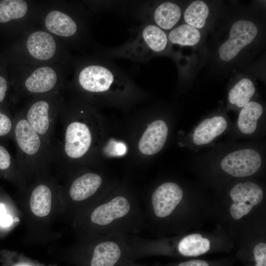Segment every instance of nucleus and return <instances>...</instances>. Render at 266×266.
<instances>
[{"label": "nucleus", "mask_w": 266, "mask_h": 266, "mask_svg": "<svg viewBox=\"0 0 266 266\" xmlns=\"http://www.w3.org/2000/svg\"><path fill=\"white\" fill-rule=\"evenodd\" d=\"M14 119L12 139L16 145L17 166L23 170H34L54 161L52 149L31 127L23 114Z\"/></svg>", "instance_id": "f257e3e1"}, {"label": "nucleus", "mask_w": 266, "mask_h": 266, "mask_svg": "<svg viewBox=\"0 0 266 266\" xmlns=\"http://www.w3.org/2000/svg\"><path fill=\"white\" fill-rule=\"evenodd\" d=\"M59 121L64 128L63 143L54 149V161H71L84 157L89 151L93 135L89 126L78 119L59 114Z\"/></svg>", "instance_id": "f03ea898"}, {"label": "nucleus", "mask_w": 266, "mask_h": 266, "mask_svg": "<svg viewBox=\"0 0 266 266\" xmlns=\"http://www.w3.org/2000/svg\"><path fill=\"white\" fill-rule=\"evenodd\" d=\"M50 101L46 99L37 100L22 114L31 127L43 139L54 153L55 130L60 111Z\"/></svg>", "instance_id": "7ed1b4c3"}, {"label": "nucleus", "mask_w": 266, "mask_h": 266, "mask_svg": "<svg viewBox=\"0 0 266 266\" xmlns=\"http://www.w3.org/2000/svg\"><path fill=\"white\" fill-rule=\"evenodd\" d=\"M168 41L164 31L154 25H148L140 30L121 49V54L133 59H145L152 53L164 51Z\"/></svg>", "instance_id": "20e7f679"}, {"label": "nucleus", "mask_w": 266, "mask_h": 266, "mask_svg": "<svg viewBox=\"0 0 266 266\" xmlns=\"http://www.w3.org/2000/svg\"><path fill=\"white\" fill-rule=\"evenodd\" d=\"M258 29L252 21L241 20L235 22L230 32L229 39L219 47L220 59L228 62L234 59L242 48L256 37Z\"/></svg>", "instance_id": "39448f33"}, {"label": "nucleus", "mask_w": 266, "mask_h": 266, "mask_svg": "<svg viewBox=\"0 0 266 266\" xmlns=\"http://www.w3.org/2000/svg\"><path fill=\"white\" fill-rule=\"evenodd\" d=\"M262 163L260 153L252 148L238 149L227 154L220 163L222 169L236 177L253 175L260 168Z\"/></svg>", "instance_id": "423d86ee"}, {"label": "nucleus", "mask_w": 266, "mask_h": 266, "mask_svg": "<svg viewBox=\"0 0 266 266\" xmlns=\"http://www.w3.org/2000/svg\"><path fill=\"white\" fill-rule=\"evenodd\" d=\"M133 210V204L125 197L117 196L101 203L92 211L91 222L107 229L127 218Z\"/></svg>", "instance_id": "0eeeda50"}, {"label": "nucleus", "mask_w": 266, "mask_h": 266, "mask_svg": "<svg viewBox=\"0 0 266 266\" xmlns=\"http://www.w3.org/2000/svg\"><path fill=\"white\" fill-rule=\"evenodd\" d=\"M230 196L233 201L230 208L231 215L233 219L238 220L262 200L264 192L256 183L247 181L236 184L231 190Z\"/></svg>", "instance_id": "6e6552de"}, {"label": "nucleus", "mask_w": 266, "mask_h": 266, "mask_svg": "<svg viewBox=\"0 0 266 266\" xmlns=\"http://www.w3.org/2000/svg\"><path fill=\"white\" fill-rule=\"evenodd\" d=\"M183 196L182 188L176 183L167 182L160 185L151 197L154 215L160 218L169 216L181 202Z\"/></svg>", "instance_id": "1a4fd4ad"}, {"label": "nucleus", "mask_w": 266, "mask_h": 266, "mask_svg": "<svg viewBox=\"0 0 266 266\" xmlns=\"http://www.w3.org/2000/svg\"><path fill=\"white\" fill-rule=\"evenodd\" d=\"M115 75L108 68L99 65L84 68L78 76V82L85 91L102 93L108 90L115 81Z\"/></svg>", "instance_id": "9d476101"}, {"label": "nucleus", "mask_w": 266, "mask_h": 266, "mask_svg": "<svg viewBox=\"0 0 266 266\" xmlns=\"http://www.w3.org/2000/svg\"><path fill=\"white\" fill-rule=\"evenodd\" d=\"M168 132L167 124L162 120H157L149 124L138 142L140 152L147 155L159 152L165 144Z\"/></svg>", "instance_id": "9b49d317"}, {"label": "nucleus", "mask_w": 266, "mask_h": 266, "mask_svg": "<svg viewBox=\"0 0 266 266\" xmlns=\"http://www.w3.org/2000/svg\"><path fill=\"white\" fill-rule=\"evenodd\" d=\"M228 127L226 119L221 116L206 118L194 130L192 140L196 145L209 144L223 133Z\"/></svg>", "instance_id": "f8f14e48"}, {"label": "nucleus", "mask_w": 266, "mask_h": 266, "mask_svg": "<svg viewBox=\"0 0 266 266\" xmlns=\"http://www.w3.org/2000/svg\"><path fill=\"white\" fill-rule=\"evenodd\" d=\"M57 81L55 70L49 66H42L34 70L26 79L24 90L32 94L46 93L54 88Z\"/></svg>", "instance_id": "ddd939ff"}, {"label": "nucleus", "mask_w": 266, "mask_h": 266, "mask_svg": "<svg viewBox=\"0 0 266 266\" xmlns=\"http://www.w3.org/2000/svg\"><path fill=\"white\" fill-rule=\"evenodd\" d=\"M102 181L101 176L97 173H85L72 181L68 190L69 195L74 201L85 200L97 192Z\"/></svg>", "instance_id": "4468645a"}, {"label": "nucleus", "mask_w": 266, "mask_h": 266, "mask_svg": "<svg viewBox=\"0 0 266 266\" xmlns=\"http://www.w3.org/2000/svg\"><path fill=\"white\" fill-rule=\"evenodd\" d=\"M26 45L30 54L39 60H47L56 52V44L53 36L43 31L35 32L30 35Z\"/></svg>", "instance_id": "2eb2a0df"}, {"label": "nucleus", "mask_w": 266, "mask_h": 266, "mask_svg": "<svg viewBox=\"0 0 266 266\" xmlns=\"http://www.w3.org/2000/svg\"><path fill=\"white\" fill-rule=\"evenodd\" d=\"M119 243L113 240H105L95 247L91 266H114L121 256Z\"/></svg>", "instance_id": "dca6fc26"}, {"label": "nucleus", "mask_w": 266, "mask_h": 266, "mask_svg": "<svg viewBox=\"0 0 266 266\" xmlns=\"http://www.w3.org/2000/svg\"><path fill=\"white\" fill-rule=\"evenodd\" d=\"M45 24L51 33L61 36L69 37L77 31V25L74 20L67 14L58 10H53L47 15Z\"/></svg>", "instance_id": "f3484780"}, {"label": "nucleus", "mask_w": 266, "mask_h": 266, "mask_svg": "<svg viewBox=\"0 0 266 266\" xmlns=\"http://www.w3.org/2000/svg\"><path fill=\"white\" fill-rule=\"evenodd\" d=\"M263 111V106L256 101H251L244 106L237 120V127L240 132L246 135L255 133Z\"/></svg>", "instance_id": "a211bd4d"}, {"label": "nucleus", "mask_w": 266, "mask_h": 266, "mask_svg": "<svg viewBox=\"0 0 266 266\" xmlns=\"http://www.w3.org/2000/svg\"><path fill=\"white\" fill-rule=\"evenodd\" d=\"M52 197V190L48 185H37L32 190L30 199L32 212L38 217L47 216L51 210Z\"/></svg>", "instance_id": "6ab92c4d"}, {"label": "nucleus", "mask_w": 266, "mask_h": 266, "mask_svg": "<svg viewBox=\"0 0 266 266\" xmlns=\"http://www.w3.org/2000/svg\"><path fill=\"white\" fill-rule=\"evenodd\" d=\"M181 16L180 7L172 2H164L155 9L153 17L158 27L161 29H171L179 21Z\"/></svg>", "instance_id": "aec40b11"}, {"label": "nucleus", "mask_w": 266, "mask_h": 266, "mask_svg": "<svg viewBox=\"0 0 266 266\" xmlns=\"http://www.w3.org/2000/svg\"><path fill=\"white\" fill-rule=\"evenodd\" d=\"M209 240L199 233L188 235L179 242L178 250L185 256H198L207 252L210 249Z\"/></svg>", "instance_id": "412c9836"}, {"label": "nucleus", "mask_w": 266, "mask_h": 266, "mask_svg": "<svg viewBox=\"0 0 266 266\" xmlns=\"http://www.w3.org/2000/svg\"><path fill=\"white\" fill-rule=\"evenodd\" d=\"M167 37L171 43L192 46L200 42L201 33L198 29L186 24L171 31Z\"/></svg>", "instance_id": "4be33fe9"}, {"label": "nucleus", "mask_w": 266, "mask_h": 266, "mask_svg": "<svg viewBox=\"0 0 266 266\" xmlns=\"http://www.w3.org/2000/svg\"><path fill=\"white\" fill-rule=\"evenodd\" d=\"M255 92V88L253 82L248 78H243L230 91L229 101L232 104L242 108L250 101Z\"/></svg>", "instance_id": "5701e85b"}, {"label": "nucleus", "mask_w": 266, "mask_h": 266, "mask_svg": "<svg viewBox=\"0 0 266 266\" xmlns=\"http://www.w3.org/2000/svg\"><path fill=\"white\" fill-rule=\"evenodd\" d=\"M208 15L209 8L206 3L201 0H195L186 9L184 19L187 24L198 29L205 26Z\"/></svg>", "instance_id": "b1692460"}, {"label": "nucleus", "mask_w": 266, "mask_h": 266, "mask_svg": "<svg viewBox=\"0 0 266 266\" xmlns=\"http://www.w3.org/2000/svg\"><path fill=\"white\" fill-rule=\"evenodd\" d=\"M28 4L23 0H3L0 1V23L23 17L27 13Z\"/></svg>", "instance_id": "393cba45"}, {"label": "nucleus", "mask_w": 266, "mask_h": 266, "mask_svg": "<svg viewBox=\"0 0 266 266\" xmlns=\"http://www.w3.org/2000/svg\"><path fill=\"white\" fill-rule=\"evenodd\" d=\"M16 160L11 156L7 148L0 143V172L11 173L17 169Z\"/></svg>", "instance_id": "a878e982"}, {"label": "nucleus", "mask_w": 266, "mask_h": 266, "mask_svg": "<svg viewBox=\"0 0 266 266\" xmlns=\"http://www.w3.org/2000/svg\"><path fill=\"white\" fill-rule=\"evenodd\" d=\"M15 119L0 109V140L12 138Z\"/></svg>", "instance_id": "bb28decb"}, {"label": "nucleus", "mask_w": 266, "mask_h": 266, "mask_svg": "<svg viewBox=\"0 0 266 266\" xmlns=\"http://www.w3.org/2000/svg\"><path fill=\"white\" fill-rule=\"evenodd\" d=\"M254 258L256 263L255 266H266V244L259 243L257 244L253 251Z\"/></svg>", "instance_id": "cd10ccee"}, {"label": "nucleus", "mask_w": 266, "mask_h": 266, "mask_svg": "<svg viewBox=\"0 0 266 266\" xmlns=\"http://www.w3.org/2000/svg\"><path fill=\"white\" fill-rule=\"evenodd\" d=\"M12 222V217L6 213L4 204L0 203V226L7 227L11 224Z\"/></svg>", "instance_id": "c85d7f7f"}, {"label": "nucleus", "mask_w": 266, "mask_h": 266, "mask_svg": "<svg viewBox=\"0 0 266 266\" xmlns=\"http://www.w3.org/2000/svg\"><path fill=\"white\" fill-rule=\"evenodd\" d=\"M178 266H209L208 264L202 260H193L182 262Z\"/></svg>", "instance_id": "c756f323"}, {"label": "nucleus", "mask_w": 266, "mask_h": 266, "mask_svg": "<svg viewBox=\"0 0 266 266\" xmlns=\"http://www.w3.org/2000/svg\"><path fill=\"white\" fill-rule=\"evenodd\" d=\"M7 89V84L6 80L2 76H0V103L5 98Z\"/></svg>", "instance_id": "7c9ffc66"}, {"label": "nucleus", "mask_w": 266, "mask_h": 266, "mask_svg": "<svg viewBox=\"0 0 266 266\" xmlns=\"http://www.w3.org/2000/svg\"><path fill=\"white\" fill-rule=\"evenodd\" d=\"M115 151L118 155H123L126 153V146L124 143L118 142L115 146Z\"/></svg>", "instance_id": "2f4dec72"}, {"label": "nucleus", "mask_w": 266, "mask_h": 266, "mask_svg": "<svg viewBox=\"0 0 266 266\" xmlns=\"http://www.w3.org/2000/svg\"></svg>", "instance_id": "473e14b6"}]
</instances>
